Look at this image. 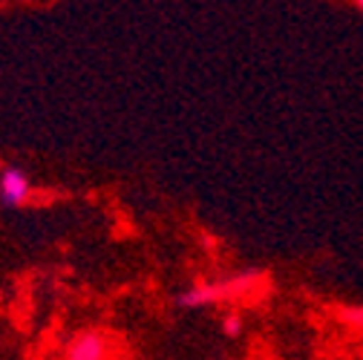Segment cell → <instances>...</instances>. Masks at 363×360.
<instances>
[{
  "instance_id": "obj_1",
  "label": "cell",
  "mask_w": 363,
  "mask_h": 360,
  "mask_svg": "<svg viewBox=\"0 0 363 360\" xmlns=\"http://www.w3.org/2000/svg\"><path fill=\"white\" fill-rule=\"evenodd\" d=\"M32 199V182L23 167H4L0 170V205L6 208H23Z\"/></svg>"
},
{
  "instance_id": "obj_2",
  "label": "cell",
  "mask_w": 363,
  "mask_h": 360,
  "mask_svg": "<svg viewBox=\"0 0 363 360\" xmlns=\"http://www.w3.org/2000/svg\"><path fill=\"white\" fill-rule=\"evenodd\" d=\"M110 337L101 329H86L67 346V360H107Z\"/></svg>"
},
{
  "instance_id": "obj_3",
  "label": "cell",
  "mask_w": 363,
  "mask_h": 360,
  "mask_svg": "<svg viewBox=\"0 0 363 360\" xmlns=\"http://www.w3.org/2000/svg\"><path fill=\"white\" fill-rule=\"evenodd\" d=\"M219 300H222L219 283H194L176 297V303L182 308H202V305H213Z\"/></svg>"
},
{
  "instance_id": "obj_4",
  "label": "cell",
  "mask_w": 363,
  "mask_h": 360,
  "mask_svg": "<svg viewBox=\"0 0 363 360\" xmlns=\"http://www.w3.org/2000/svg\"><path fill=\"white\" fill-rule=\"evenodd\" d=\"M219 326H222V334L225 337H240L242 332H245V317H242V314L240 311H225L222 314V320H219Z\"/></svg>"
},
{
  "instance_id": "obj_5",
  "label": "cell",
  "mask_w": 363,
  "mask_h": 360,
  "mask_svg": "<svg viewBox=\"0 0 363 360\" xmlns=\"http://www.w3.org/2000/svg\"><path fill=\"white\" fill-rule=\"evenodd\" d=\"M337 314H340V320H346L349 326L363 329V305H343Z\"/></svg>"
},
{
  "instance_id": "obj_6",
  "label": "cell",
  "mask_w": 363,
  "mask_h": 360,
  "mask_svg": "<svg viewBox=\"0 0 363 360\" xmlns=\"http://www.w3.org/2000/svg\"><path fill=\"white\" fill-rule=\"evenodd\" d=\"M354 6H357V12L363 15V0H354Z\"/></svg>"
}]
</instances>
